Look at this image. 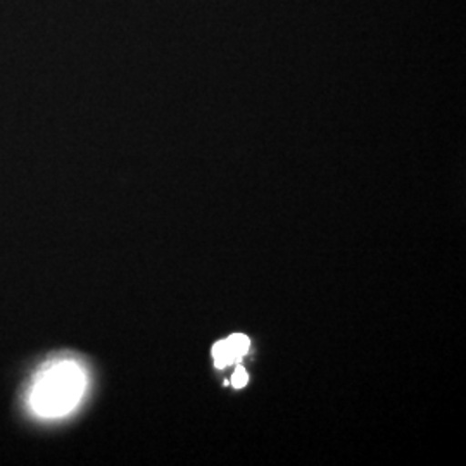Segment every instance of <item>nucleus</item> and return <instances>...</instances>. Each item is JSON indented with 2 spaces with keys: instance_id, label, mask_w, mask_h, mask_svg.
<instances>
[{
  "instance_id": "nucleus-1",
  "label": "nucleus",
  "mask_w": 466,
  "mask_h": 466,
  "mask_svg": "<svg viewBox=\"0 0 466 466\" xmlns=\"http://www.w3.org/2000/svg\"><path fill=\"white\" fill-rule=\"evenodd\" d=\"M86 390L85 368L69 358L49 361L35 373L26 406L38 420H61L71 415Z\"/></svg>"
},
{
  "instance_id": "nucleus-2",
  "label": "nucleus",
  "mask_w": 466,
  "mask_h": 466,
  "mask_svg": "<svg viewBox=\"0 0 466 466\" xmlns=\"http://www.w3.org/2000/svg\"><path fill=\"white\" fill-rule=\"evenodd\" d=\"M213 358H215L217 368L230 367L233 363H237V358L233 356L227 340H219L213 346Z\"/></svg>"
},
{
  "instance_id": "nucleus-3",
  "label": "nucleus",
  "mask_w": 466,
  "mask_h": 466,
  "mask_svg": "<svg viewBox=\"0 0 466 466\" xmlns=\"http://www.w3.org/2000/svg\"><path fill=\"white\" fill-rule=\"evenodd\" d=\"M227 344L232 350L233 356L237 358V361H240L246 356V352L249 350L250 340L244 333H233L227 339Z\"/></svg>"
},
{
  "instance_id": "nucleus-4",
  "label": "nucleus",
  "mask_w": 466,
  "mask_h": 466,
  "mask_svg": "<svg viewBox=\"0 0 466 466\" xmlns=\"http://www.w3.org/2000/svg\"><path fill=\"white\" fill-rule=\"evenodd\" d=\"M249 382V377H248V371L244 370L242 367L237 368L235 371H233L232 375V385L235 389H242V387H246Z\"/></svg>"
}]
</instances>
